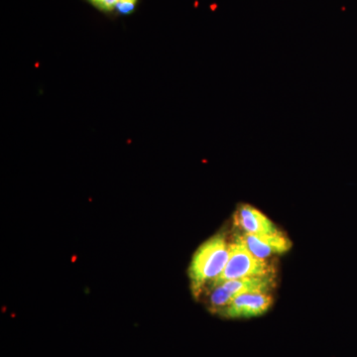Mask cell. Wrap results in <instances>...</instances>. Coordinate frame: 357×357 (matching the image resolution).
<instances>
[{"label": "cell", "mask_w": 357, "mask_h": 357, "mask_svg": "<svg viewBox=\"0 0 357 357\" xmlns=\"http://www.w3.org/2000/svg\"><path fill=\"white\" fill-rule=\"evenodd\" d=\"M229 258V243L222 234L211 237L195 252L189 268L192 291L196 297L222 275Z\"/></svg>", "instance_id": "obj_1"}, {"label": "cell", "mask_w": 357, "mask_h": 357, "mask_svg": "<svg viewBox=\"0 0 357 357\" xmlns=\"http://www.w3.org/2000/svg\"><path fill=\"white\" fill-rule=\"evenodd\" d=\"M269 275H276L274 265L267 260L259 259L253 255L246 248L241 236L236 234L229 243V258L227 266L222 275L213 284Z\"/></svg>", "instance_id": "obj_2"}, {"label": "cell", "mask_w": 357, "mask_h": 357, "mask_svg": "<svg viewBox=\"0 0 357 357\" xmlns=\"http://www.w3.org/2000/svg\"><path fill=\"white\" fill-rule=\"evenodd\" d=\"M276 275L236 279L210 285L208 304L211 312H220L230 301L241 294L249 292H271L276 286Z\"/></svg>", "instance_id": "obj_3"}, {"label": "cell", "mask_w": 357, "mask_h": 357, "mask_svg": "<svg viewBox=\"0 0 357 357\" xmlns=\"http://www.w3.org/2000/svg\"><path fill=\"white\" fill-rule=\"evenodd\" d=\"M273 302L270 292L244 293L230 301L218 314L227 319L255 318L269 311Z\"/></svg>", "instance_id": "obj_4"}, {"label": "cell", "mask_w": 357, "mask_h": 357, "mask_svg": "<svg viewBox=\"0 0 357 357\" xmlns=\"http://www.w3.org/2000/svg\"><path fill=\"white\" fill-rule=\"evenodd\" d=\"M241 237L249 251L259 259L267 260L272 256L284 255L292 248V241L282 230L271 236L243 234Z\"/></svg>", "instance_id": "obj_5"}, {"label": "cell", "mask_w": 357, "mask_h": 357, "mask_svg": "<svg viewBox=\"0 0 357 357\" xmlns=\"http://www.w3.org/2000/svg\"><path fill=\"white\" fill-rule=\"evenodd\" d=\"M234 218V225L243 230V234L271 236L281 231L267 215L250 204L238 206Z\"/></svg>", "instance_id": "obj_6"}, {"label": "cell", "mask_w": 357, "mask_h": 357, "mask_svg": "<svg viewBox=\"0 0 357 357\" xmlns=\"http://www.w3.org/2000/svg\"><path fill=\"white\" fill-rule=\"evenodd\" d=\"M91 6L102 13H109L115 10L119 0H86Z\"/></svg>", "instance_id": "obj_7"}, {"label": "cell", "mask_w": 357, "mask_h": 357, "mask_svg": "<svg viewBox=\"0 0 357 357\" xmlns=\"http://www.w3.org/2000/svg\"><path fill=\"white\" fill-rule=\"evenodd\" d=\"M138 0H119L115 10L122 15H128L135 10Z\"/></svg>", "instance_id": "obj_8"}]
</instances>
